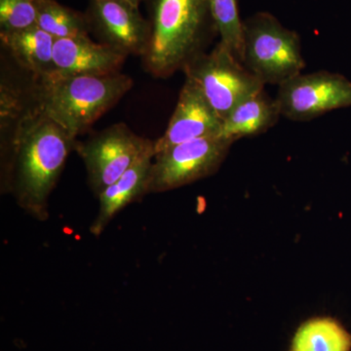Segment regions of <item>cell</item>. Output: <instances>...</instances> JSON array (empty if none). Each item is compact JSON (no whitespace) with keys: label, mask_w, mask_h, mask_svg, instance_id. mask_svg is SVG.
<instances>
[{"label":"cell","mask_w":351,"mask_h":351,"mask_svg":"<svg viewBox=\"0 0 351 351\" xmlns=\"http://www.w3.org/2000/svg\"><path fill=\"white\" fill-rule=\"evenodd\" d=\"M39 0H0V34L38 27Z\"/></svg>","instance_id":"18"},{"label":"cell","mask_w":351,"mask_h":351,"mask_svg":"<svg viewBox=\"0 0 351 351\" xmlns=\"http://www.w3.org/2000/svg\"><path fill=\"white\" fill-rule=\"evenodd\" d=\"M156 152H147L127 170L117 182L110 184L100 195L98 216L90 226L95 237H100L110 221L127 205L147 195L149 173Z\"/></svg>","instance_id":"12"},{"label":"cell","mask_w":351,"mask_h":351,"mask_svg":"<svg viewBox=\"0 0 351 351\" xmlns=\"http://www.w3.org/2000/svg\"><path fill=\"white\" fill-rule=\"evenodd\" d=\"M126 1L129 2V3L133 4V5L138 7L144 0H126Z\"/></svg>","instance_id":"19"},{"label":"cell","mask_w":351,"mask_h":351,"mask_svg":"<svg viewBox=\"0 0 351 351\" xmlns=\"http://www.w3.org/2000/svg\"><path fill=\"white\" fill-rule=\"evenodd\" d=\"M182 71L223 121L242 101L265 89V84L221 41L210 52L191 60Z\"/></svg>","instance_id":"5"},{"label":"cell","mask_w":351,"mask_h":351,"mask_svg":"<svg viewBox=\"0 0 351 351\" xmlns=\"http://www.w3.org/2000/svg\"><path fill=\"white\" fill-rule=\"evenodd\" d=\"M38 27L55 39L87 36L90 32L85 13L56 0H39Z\"/></svg>","instance_id":"16"},{"label":"cell","mask_w":351,"mask_h":351,"mask_svg":"<svg viewBox=\"0 0 351 351\" xmlns=\"http://www.w3.org/2000/svg\"><path fill=\"white\" fill-rule=\"evenodd\" d=\"M351 335L334 318L315 317L298 328L290 351H350Z\"/></svg>","instance_id":"15"},{"label":"cell","mask_w":351,"mask_h":351,"mask_svg":"<svg viewBox=\"0 0 351 351\" xmlns=\"http://www.w3.org/2000/svg\"><path fill=\"white\" fill-rule=\"evenodd\" d=\"M243 64L263 84L280 86L306 68L301 36L269 12L244 21Z\"/></svg>","instance_id":"4"},{"label":"cell","mask_w":351,"mask_h":351,"mask_svg":"<svg viewBox=\"0 0 351 351\" xmlns=\"http://www.w3.org/2000/svg\"><path fill=\"white\" fill-rule=\"evenodd\" d=\"M32 98L48 117L73 137L87 130L133 87L130 76H49L34 82Z\"/></svg>","instance_id":"3"},{"label":"cell","mask_w":351,"mask_h":351,"mask_svg":"<svg viewBox=\"0 0 351 351\" xmlns=\"http://www.w3.org/2000/svg\"><path fill=\"white\" fill-rule=\"evenodd\" d=\"M223 122L199 88L186 78L167 129L154 142V152L196 138L219 136Z\"/></svg>","instance_id":"10"},{"label":"cell","mask_w":351,"mask_h":351,"mask_svg":"<svg viewBox=\"0 0 351 351\" xmlns=\"http://www.w3.org/2000/svg\"><path fill=\"white\" fill-rule=\"evenodd\" d=\"M145 69L165 78L195 59L217 34L209 0H154Z\"/></svg>","instance_id":"2"},{"label":"cell","mask_w":351,"mask_h":351,"mask_svg":"<svg viewBox=\"0 0 351 351\" xmlns=\"http://www.w3.org/2000/svg\"><path fill=\"white\" fill-rule=\"evenodd\" d=\"M8 135L4 149L12 191L21 207L36 219L47 217L48 197L56 186L66 159L77 141L48 117L34 100L11 125L2 129Z\"/></svg>","instance_id":"1"},{"label":"cell","mask_w":351,"mask_h":351,"mask_svg":"<svg viewBox=\"0 0 351 351\" xmlns=\"http://www.w3.org/2000/svg\"><path fill=\"white\" fill-rule=\"evenodd\" d=\"M127 55L87 36L56 39L51 76L110 75L119 73Z\"/></svg>","instance_id":"11"},{"label":"cell","mask_w":351,"mask_h":351,"mask_svg":"<svg viewBox=\"0 0 351 351\" xmlns=\"http://www.w3.org/2000/svg\"><path fill=\"white\" fill-rule=\"evenodd\" d=\"M232 145L221 136H212L158 152L152 161L147 193L172 191L214 175Z\"/></svg>","instance_id":"6"},{"label":"cell","mask_w":351,"mask_h":351,"mask_svg":"<svg viewBox=\"0 0 351 351\" xmlns=\"http://www.w3.org/2000/svg\"><path fill=\"white\" fill-rule=\"evenodd\" d=\"M276 100L285 119L309 121L332 110L351 107V82L327 71L301 73L278 86Z\"/></svg>","instance_id":"8"},{"label":"cell","mask_w":351,"mask_h":351,"mask_svg":"<svg viewBox=\"0 0 351 351\" xmlns=\"http://www.w3.org/2000/svg\"><path fill=\"white\" fill-rule=\"evenodd\" d=\"M0 40L21 68L32 76L34 82L49 77L54 73L53 53L56 39L38 27L0 34Z\"/></svg>","instance_id":"14"},{"label":"cell","mask_w":351,"mask_h":351,"mask_svg":"<svg viewBox=\"0 0 351 351\" xmlns=\"http://www.w3.org/2000/svg\"><path fill=\"white\" fill-rule=\"evenodd\" d=\"M75 149L85 164L92 191L99 196L138 159L154 151V142L134 133L126 124L117 123L86 142H76Z\"/></svg>","instance_id":"7"},{"label":"cell","mask_w":351,"mask_h":351,"mask_svg":"<svg viewBox=\"0 0 351 351\" xmlns=\"http://www.w3.org/2000/svg\"><path fill=\"white\" fill-rule=\"evenodd\" d=\"M85 15L90 32L101 43L127 56H145L151 43L152 25L138 7L126 0H90Z\"/></svg>","instance_id":"9"},{"label":"cell","mask_w":351,"mask_h":351,"mask_svg":"<svg viewBox=\"0 0 351 351\" xmlns=\"http://www.w3.org/2000/svg\"><path fill=\"white\" fill-rule=\"evenodd\" d=\"M219 41L243 63L244 21L240 18L237 0H209Z\"/></svg>","instance_id":"17"},{"label":"cell","mask_w":351,"mask_h":351,"mask_svg":"<svg viewBox=\"0 0 351 351\" xmlns=\"http://www.w3.org/2000/svg\"><path fill=\"white\" fill-rule=\"evenodd\" d=\"M282 117L276 98L265 89L239 104L223 119L221 137L235 143L242 138L265 133Z\"/></svg>","instance_id":"13"}]
</instances>
